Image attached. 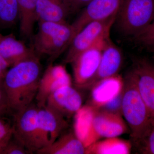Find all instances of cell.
Masks as SVG:
<instances>
[{"label":"cell","instance_id":"52a82bcc","mask_svg":"<svg viewBox=\"0 0 154 154\" xmlns=\"http://www.w3.org/2000/svg\"><path fill=\"white\" fill-rule=\"evenodd\" d=\"M38 107L33 103L25 109L14 112L13 137L31 154L37 150Z\"/></svg>","mask_w":154,"mask_h":154},{"label":"cell","instance_id":"5b68a950","mask_svg":"<svg viewBox=\"0 0 154 154\" xmlns=\"http://www.w3.org/2000/svg\"><path fill=\"white\" fill-rule=\"evenodd\" d=\"M110 36L97 42L77 56L71 63L73 72V83L79 89L91 88L101 60L102 51Z\"/></svg>","mask_w":154,"mask_h":154},{"label":"cell","instance_id":"2e32d148","mask_svg":"<svg viewBox=\"0 0 154 154\" xmlns=\"http://www.w3.org/2000/svg\"><path fill=\"white\" fill-rule=\"evenodd\" d=\"M87 147L74 130L64 131L50 145L39 149L37 154H84Z\"/></svg>","mask_w":154,"mask_h":154},{"label":"cell","instance_id":"5bb4252c","mask_svg":"<svg viewBox=\"0 0 154 154\" xmlns=\"http://www.w3.org/2000/svg\"><path fill=\"white\" fill-rule=\"evenodd\" d=\"M123 86L124 79L118 75L96 82L90 88L91 94L87 105L99 109L119 94Z\"/></svg>","mask_w":154,"mask_h":154},{"label":"cell","instance_id":"4dcf8cb0","mask_svg":"<svg viewBox=\"0 0 154 154\" xmlns=\"http://www.w3.org/2000/svg\"><path fill=\"white\" fill-rule=\"evenodd\" d=\"M153 52H154V51H153Z\"/></svg>","mask_w":154,"mask_h":154},{"label":"cell","instance_id":"ac0fdd59","mask_svg":"<svg viewBox=\"0 0 154 154\" xmlns=\"http://www.w3.org/2000/svg\"><path fill=\"white\" fill-rule=\"evenodd\" d=\"M72 13L68 0H38L37 22H66Z\"/></svg>","mask_w":154,"mask_h":154},{"label":"cell","instance_id":"8fae6325","mask_svg":"<svg viewBox=\"0 0 154 154\" xmlns=\"http://www.w3.org/2000/svg\"><path fill=\"white\" fill-rule=\"evenodd\" d=\"M122 0H92L83 8L79 17L71 24L74 37L89 23L105 20L116 15Z\"/></svg>","mask_w":154,"mask_h":154},{"label":"cell","instance_id":"7c38bea8","mask_svg":"<svg viewBox=\"0 0 154 154\" xmlns=\"http://www.w3.org/2000/svg\"><path fill=\"white\" fill-rule=\"evenodd\" d=\"M82 103L81 94L70 85L62 87L51 94L45 106L67 119L76 114Z\"/></svg>","mask_w":154,"mask_h":154},{"label":"cell","instance_id":"6da1fadb","mask_svg":"<svg viewBox=\"0 0 154 154\" xmlns=\"http://www.w3.org/2000/svg\"><path fill=\"white\" fill-rule=\"evenodd\" d=\"M42 67L39 57L11 67L3 78L8 105L14 112L25 109L36 98Z\"/></svg>","mask_w":154,"mask_h":154},{"label":"cell","instance_id":"8992f818","mask_svg":"<svg viewBox=\"0 0 154 154\" xmlns=\"http://www.w3.org/2000/svg\"><path fill=\"white\" fill-rule=\"evenodd\" d=\"M116 16L89 23L76 34L68 49L65 63H71L82 53L93 46L102 38L110 36V29Z\"/></svg>","mask_w":154,"mask_h":154},{"label":"cell","instance_id":"83f0119b","mask_svg":"<svg viewBox=\"0 0 154 154\" xmlns=\"http://www.w3.org/2000/svg\"><path fill=\"white\" fill-rule=\"evenodd\" d=\"M92 0H68L72 12L84 8Z\"/></svg>","mask_w":154,"mask_h":154},{"label":"cell","instance_id":"9c48e42d","mask_svg":"<svg viewBox=\"0 0 154 154\" xmlns=\"http://www.w3.org/2000/svg\"><path fill=\"white\" fill-rule=\"evenodd\" d=\"M130 71L148 110L152 129L154 127V64L144 59H140L136 61Z\"/></svg>","mask_w":154,"mask_h":154},{"label":"cell","instance_id":"d6986e66","mask_svg":"<svg viewBox=\"0 0 154 154\" xmlns=\"http://www.w3.org/2000/svg\"><path fill=\"white\" fill-rule=\"evenodd\" d=\"M94 111V108L86 105L82 107L75 115V131L86 147L99 139L92 126Z\"/></svg>","mask_w":154,"mask_h":154},{"label":"cell","instance_id":"7402d4cb","mask_svg":"<svg viewBox=\"0 0 154 154\" xmlns=\"http://www.w3.org/2000/svg\"><path fill=\"white\" fill-rule=\"evenodd\" d=\"M14 112L5 105L0 107V154L14 134Z\"/></svg>","mask_w":154,"mask_h":154},{"label":"cell","instance_id":"277c9868","mask_svg":"<svg viewBox=\"0 0 154 154\" xmlns=\"http://www.w3.org/2000/svg\"><path fill=\"white\" fill-rule=\"evenodd\" d=\"M154 19V0H122L115 22L122 33L138 36Z\"/></svg>","mask_w":154,"mask_h":154},{"label":"cell","instance_id":"4316f807","mask_svg":"<svg viewBox=\"0 0 154 154\" xmlns=\"http://www.w3.org/2000/svg\"><path fill=\"white\" fill-rule=\"evenodd\" d=\"M2 154H31L22 144L13 136Z\"/></svg>","mask_w":154,"mask_h":154},{"label":"cell","instance_id":"d4e9b609","mask_svg":"<svg viewBox=\"0 0 154 154\" xmlns=\"http://www.w3.org/2000/svg\"><path fill=\"white\" fill-rule=\"evenodd\" d=\"M147 48L154 51V19L145 30L135 38Z\"/></svg>","mask_w":154,"mask_h":154},{"label":"cell","instance_id":"e0dca14e","mask_svg":"<svg viewBox=\"0 0 154 154\" xmlns=\"http://www.w3.org/2000/svg\"><path fill=\"white\" fill-rule=\"evenodd\" d=\"M122 59L121 50L109 38L102 50L99 69L93 85L100 80L118 75Z\"/></svg>","mask_w":154,"mask_h":154},{"label":"cell","instance_id":"30bf717a","mask_svg":"<svg viewBox=\"0 0 154 154\" xmlns=\"http://www.w3.org/2000/svg\"><path fill=\"white\" fill-rule=\"evenodd\" d=\"M72 84V79L64 66L51 63L42 75L35 98L36 105L38 107H44L51 94L62 87Z\"/></svg>","mask_w":154,"mask_h":154},{"label":"cell","instance_id":"484cf974","mask_svg":"<svg viewBox=\"0 0 154 154\" xmlns=\"http://www.w3.org/2000/svg\"><path fill=\"white\" fill-rule=\"evenodd\" d=\"M134 147L139 153L154 154V127L149 134Z\"/></svg>","mask_w":154,"mask_h":154},{"label":"cell","instance_id":"44dd1931","mask_svg":"<svg viewBox=\"0 0 154 154\" xmlns=\"http://www.w3.org/2000/svg\"><path fill=\"white\" fill-rule=\"evenodd\" d=\"M20 22V32L23 37L32 36L35 23L37 22L38 0H17Z\"/></svg>","mask_w":154,"mask_h":154},{"label":"cell","instance_id":"cb8c5ba5","mask_svg":"<svg viewBox=\"0 0 154 154\" xmlns=\"http://www.w3.org/2000/svg\"><path fill=\"white\" fill-rule=\"evenodd\" d=\"M122 91L110 101L105 103L97 110L122 116Z\"/></svg>","mask_w":154,"mask_h":154},{"label":"cell","instance_id":"f1b7e54d","mask_svg":"<svg viewBox=\"0 0 154 154\" xmlns=\"http://www.w3.org/2000/svg\"><path fill=\"white\" fill-rule=\"evenodd\" d=\"M3 79H0V107L2 105H8L7 96L4 88Z\"/></svg>","mask_w":154,"mask_h":154},{"label":"cell","instance_id":"9a60e30c","mask_svg":"<svg viewBox=\"0 0 154 154\" xmlns=\"http://www.w3.org/2000/svg\"><path fill=\"white\" fill-rule=\"evenodd\" d=\"M0 56L10 67L24 61L38 57L31 48L12 35L0 33Z\"/></svg>","mask_w":154,"mask_h":154},{"label":"cell","instance_id":"f546056e","mask_svg":"<svg viewBox=\"0 0 154 154\" xmlns=\"http://www.w3.org/2000/svg\"><path fill=\"white\" fill-rule=\"evenodd\" d=\"M10 66L8 63L0 56V79H3Z\"/></svg>","mask_w":154,"mask_h":154},{"label":"cell","instance_id":"ba28073f","mask_svg":"<svg viewBox=\"0 0 154 154\" xmlns=\"http://www.w3.org/2000/svg\"><path fill=\"white\" fill-rule=\"evenodd\" d=\"M69 126L66 119L49 107H38L37 150L54 142Z\"/></svg>","mask_w":154,"mask_h":154},{"label":"cell","instance_id":"603a6c76","mask_svg":"<svg viewBox=\"0 0 154 154\" xmlns=\"http://www.w3.org/2000/svg\"><path fill=\"white\" fill-rule=\"evenodd\" d=\"M19 19L17 0H0V25L11 27Z\"/></svg>","mask_w":154,"mask_h":154},{"label":"cell","instance_id":"7a4b0ae2","mask_svg":"<svg viewBox=\"0 0 154 154\" xmlns=\"http://www.w3.org/2000/svg\"><path fill=\"white\" fill-rule=\"evenodd\" d=\"M123 79L122 116L130 130L131 143L135 146L150 132L151 122L148 110L131 71Z\"/></svg>","mask_w":154,"mask_h":154},{"label":"cell","instance_id":"4fadbf2b","mask_svg":"<svg viewBox=\"0 0 154 154\" xmlns=\"http://www.w3.org/2000/svg\"><path fill=\"white\" fill-rule=\"evenodd\" d=\"M92 126L99 138L117 137L128 131V126L122 116L100 111L94 108Z\"/></svg>","mask_w":154,"mask_h":154},{"label":"cell","instance_id":"ffe728a7","mask_svg":"<svg viewBox=\"0 0 154 154\" xmlns=\"http://www.w3.org/2000/svg\"><path fill=\"white\" fill-rule=\"evenodd\" d=\"M132 146L130 141L117 137H107L87 147L86 154H128L130 153Z\"/></svg>","mask_w":154,"mask_h":154},{"label":"cell","instance_id":"3957f363","mask_svg":"<svg viewBox=\"0 0 154 154\" xmlns=\"http://www.w3.org/2000/svg\"><path fill=\"white\" fill-rule=\"evenodd\" d=\"M38 31L33 36L31 48L37 55L55 60L71 43L74 33L71 24L66 22L39 21Z\"/></svg>","mask_w":154,"mask_h":154}]
</instances>
